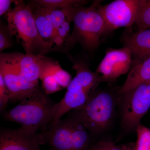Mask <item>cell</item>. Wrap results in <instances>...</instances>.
<instances>
[{
    "mask_svg": "<svg viewBox=\"0 0 150 150\" xmlns=\"http://www.w3.org/2000/svg\"><path fill=\"white\" fill-rule=\"evenodd\" d=\"M44 144L42 132L27 127L2 129L0 132V150H40V146Z\"/></svg>",
    "mask_w": 150,
    "mask_h": 150,
    "instance_id": "obj_9",
    "label": "cell"
},
{
    "mask_svg": "<svg viewBox=\"0 0 150 150\" xmlns=\"http://www.w3.org/2000/svg\"><path fill=\"white\" fill-rule=\"evenodd\" d=\"M135 150H150V129L140 124L137 129Z\"/></svg>",
    "mask_w": 150,
    "mask_h": 150,
    "instance_id": "obj_18",
    "label": "cell"
},
{
    "mask_svg": "<svg viewBox=\"0 0 150 150\" xmlns=\"http://www.w3.org/2000/svg\"><path fill=\"white\" fill-rule=\"evenodd\" d=\"M101 83V78L96 73L84 68L77 70L64 96L54 105L50 124L60 120L66 113L82 106Z\"/></svg>",
    "mask_w": 150,
    "mask_h": 150,
    "instance_id": "obj_6",
    "label": "cell"
},
{
    "mask_svg": "<svg viewBox=\"0 0 150 150\" xmlns=\"http://www.w3.org/2000/svg\"><path fill=\"white\" fill-rule=\"evenodd\" d=\"M121 96L122 127L128 131H136L150 108V81Z\"/></svg>",
    "mask_w": 150,
    "mask_h": 150,
    "instance_id": "obj_7",
    "label": "cell"
},
{
    "mask_svg": "<svg viewBox=\"0 0 150 150\" xmlns=\"http://www.w3.org/2000/svg\"><path fill=\"white\" fill-rule=\"evenodd\" d=\"M116 102V96L111 92L96 90L82 106L68 112L69 117L81 123L91 135H98L111 125Z\"/></svg>",
    "mask_w": 150,
    "mask_h": 150,
    "instance_id": "obj_4",
    "label": "cell"
},
{
    "mask_svg": "<svg viewBox=\"0 0 150 150\" xmlns=\"http://www.w3.org/2000/svg\"><path fill=\"white\" fill-rule=\"evenodd\" d=\"M56 103L39 86L24 97L16 106L4 112L3 116L6 121L35 131H43L51 123Z\"/></svg>",
    "mask_w": 150,
    "mask_h": 150,
    "instance_id": "obj_3",
    "label": "cell"
},
{
    "mask_svg": "<svg viewBox=\"0 0 150 150\" xmlns=\"http://www.w3.org/2000/svg\"><path fill=\"white\" fill-rule=\"evenodd\" d=\"M71 22L68 19H67L63 24L60 27L62 28L64 30H65L69 34L70 32V24H71Z\"/></svg>",
    "mask_w": 150,
    "mask_h": 150,
    "instance_id": "obj_26",
    "label": "cell"
},
{
    "mask_svg": "<svg viewBox=\"0 0 150 150\" xmlns=\"http://www.w3.org/2000/svg\"><path fill=\"white\" fill-rule=\"evenodd\" d=\"M122 40L124 47L131 51L132 67L150 58V29L136 32L128 30L123 33Z\"/></svg>",
    "mask_w": 150,
    "mask_h": 150,
    "instance_id": "obj_13",
    "label": "cell"
},
{
    "mask_svg": "<svg viewBox=\"0 0 150 150\" xmlns=\"http://www.w3.org/2000/svg\"><path fill=\"white\" fill-rule=\"evenodd\" d=\"M34 4L49 9H61L83 6L88 1L83 0H34Z\"/></svg>",
    "mask_w": 150,
    "mask_h": 150,
    "instance_id": "obj_16",
    "label": "cell"
},
{
    "mask_svg": "<svg viewBox=\"0 0 150 150\" xmlns=\"http://www.w3.org/2000/svg\"><path fill=\"white\" fill-rule=\"evenodd\" d=\"M69 8L61 9H48L50 11L52 23L56 32L57 29L62 25L68 18Z\"/></svg>",
    "mask_w": 150,
    "mask_h": 150,
    "instance_id": "obj_21",
    "label": "cell"
},
{
    "mask_svg": "<svg viewBox=\"0 0 150 150\" xmlns=\"http://www.w3.org/2000/svg\"><path fill=\"white\" fill-rule=\"evenodd\" d=\"M14 1L11 0H0V16L8 12L10 10L11 4L14 3Z\"/></svg>",
    "mask_w": 150,
    "mask_h": 150,
    "instance_id": "obj_25",
    "label": "cell"
},
{
    "mask_svg": "<svg viewBox=\"0 0 150 150\" xmlns=\"http://www.w3.org/2000/svg\"><path fill=\"white\" fill-rule=\"evenodd\" d=\"M10 100L9 92L6 86L2 76L0 74V110L6 109Z\"/></svg>",
    "mask_w": 150,
    "mask_h": 150,
    "instance_id": "obj_23",
    "label": "cell"
},
{
    "mask_svg": "<svg viewBox=\"0 0 150 150\" xmlns=\"http://www.w3.org/2000/svg\"><path fill=\"white\" fill-rule=\"evenodd\" d=\"M123 150H135L134 144L129 143L121 146Z\"/></svg>",
    "mask_w": 150,
    "mask_h": 150,
    "instance_id": "obj_27",
    "label": "cell"
},
{
    "mask_svg": "<svg viewBox=\"0 0 150 150\" xmlns=\"http://www.w3.org/2000/svg\"><path fill=\"white\" fill-rule=\"evenodd\" d=\"M53 76L63 88H67L72 81L71 76L69 73L63 69L59 63L54 69Z\"/></svg>",
    "mask_w": 150,
    "mask_h": 150,
    "instance_id": "obj_20",
    "label": "cell"
},
{
    "mask_svg": "<svg viewBox=\"0 0 150 150\" xmlns=\"http://www.w3.org/2000/svg\"><path fill=\"white\" fill-rule=\"evenodd\" d=\"M142 0H116L98 8L104 18L103 34L121 27H131L137 21Z\"/></svg>",
    "mask_w": 150,
    "mask_h": 150,
    "instance_id": "obj_8",
    "label": "cell"
},
{
    "mask_svg": "<svg viewBox=\"0 0 150 150\" xmlns=\"http://www.w3.org/2000/svg\"><path fill=\"white\" fill-rule=\"evenodd\" d=\"M42 88L47 95L55 93L62 89L53 76H46L40 79Z\"/></svg>",
    "mask_w": 150,
    "mask_h": 150,
    "instance_id": "obj_22",
    "label": "cell"
},
{
    "mask_svg": "<svg viewBox=\"0 0 150 150\" xmlns=\"http://www.w3.org/2000/svg\"><path fill=\"white\" fill-rule=\"evenodd\" d=\"M135 25L137 30L150 29V0H142Z\"/></svg>",
    "mask_w": 150,
    "mask_h": 150,
    "instance_id": "obj_17",
    "label": "cell"
},
{
    "mask_svg": "<svg viewBox=\"0 0 150 150\" xmlns=\"http://www.w3.org/2000/svg\"><path fill=\"white\" fill-rule=\"evenodd\" d=\"M28 3L31 8L36 28L40 36L48 45L55 48L53 46L56 32L49 10L38 6L32 1H29Z\"/></svg>",
    "mask_w": 150,
    "mask_h": 150,
    "instance_id": "obj_14",
    "label": "cell"
},
{
    "mask_svg": "<svg viewBox=\"0 0 150 150\" xmlns=\"http://www.w3.org/2000/svg\"><path fill=\"white\" fill-rule=\"evenodd\" d=\"M0 74L9 92L12 102H19L39 84L30 82L12 65L0 58Z\"/></svg>",
    "mask_w": 150,
    "mask_h": 150,
    "instance_id": "obj_12",
    "label": "cell"
},
{
    "mask_svg": "<svg viewBox=\"0 0 150 150\" xmlns=\"http://www.w3.org/2000/svg\"><path fill=\"white\" fill-rule=\"evenodd\" d=\"M102 1H95L88 7L70 8L68 18L73 22L71 34L64 43L66 48L79 43L88 51H93L100 46L104 32L105 22L98 6Z\"/></svg>",
    "mask_w": 150,
    "mask_h": 150,
    "instance_id": "obj_1",
    "label": "cell"
},
{
    "mask_svg": "<svg viewBox=\"0 0 150 150\" xmlns=\"http://www.w3.org/2000/svg\"><path fill=\"white\" fill-rule=\"evenodd\" d=\"M132 64V54L129 48H108L96 72L102 76L105 82H112L128 73Z\"/></svg>",
    "mask_w": 150,
    "mask_h": 150,
    "instance_id": "obj_10",
    "label": "cell"
},
{
    "mask_svg": "<svg viewBox=\"0 0 150 150\" xmlns=\"http://www.w3.org/2000/svg\"><path fill=\"white\" fill-rule=\"evenodd\" d=\"M14 8L6 13L8 26L17 43L23 47L25 54L45 56L50 52L57 51L46 43L38 31L35 19L28 3L14 1Z\"/></svg>",
    "mask_w": 150,
    "mask_h": 150,
    "instance_id": "obj_2",
    "label": "cell"
},
{
    "mask_svg": "<svg viewBox=\"0 0 150 150\" xmlns=\"http://www.w3.org/2000/svg\"><path fill=\"white\" fill-rule=\"evenodd\" d=\"M0 58L14 66L28 81L39 84L38 80L50 58L27 55L19 52L2 53Z\"/></svg>",
    "mask_w": 150,
    "mask_h": 150,
    "instance_id": "obj_11",
    "label": "cell"
},
{
    "mask_svg": "<svg viewBox=\"0 0 150 150\" xmlns=\"http://www.w3.org/2000/svg\"><path fill=\"white\" fill-rule=\"evenodd\" d=\"M13 35L8 25L3 24L1 22L0 25V51L8 49L13 46Z\"/></svg>",
    "mask_w": 150,
    "mask_h": 150,
    "instance_id": "obj_19",
    "label": "cell"
},
{
    "mask_svg": "<svg viewBox=\"0 0 150 150\" xmlns=\"http://www.w3.org/2000/svg\"><path fill=\"white\" fill-rule=\"evenodd\" d=\"M42 132L46 144L53 150H88L92 145L88 131L69 116L50 124Z\"/></svg>",
    "mask_w": 150,
    "mask_h": 150,
    "instance_id": "obj_5",
    "label": "cell"
},
{
    "mask_svg": "<svg viewBox=\"0 0 150 150\" xmlns=\"http://www.w3.org/2000/svg\"><path fill=\"white\" fill-rule=\"evenodd\" d=\"M150 81V58L131 68L126 80L117 91L122 96Z\"/></svg>",
    "mask_w": 150,
    "mask_h": 150,
    "instance_id": "obj_15",
    "label": "cell"
},
{
    "mask_svg": "<svg viewBox=\"0 0 150 150\" xmlns=\"http://www.w3.org/2000/svg\"><path fill=\"white\" fill-rule=\"evenodd\" d=\"M88 150H123L121 146L109 140L98 141L91 146Z\"/></svg>",
    "mask_w": 150,
    "mask_h": 150,
    "instance_id": "obj_24",
    "label": "cell"
}]
</instances>
